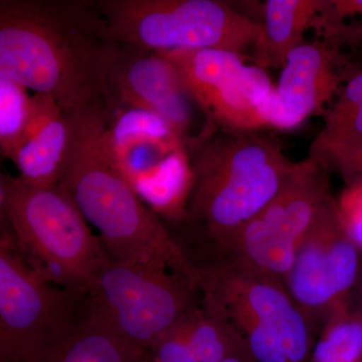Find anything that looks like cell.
<instances>
[{"mask_svg":"<svg viewBox=\"0 0 362 362\" xmlns=\"http://www.w3.org/2000/svg\"><path fill=\"white\" fill-rule=\"evenodd\" d=\"M118 47L95 0H0V78L66 113L105 101Z\"/></svg>","mask_w":362,"mask_h":362,"instance_id":"6da1fadb","label":"cell"},{"mask_svg":"<svg viewBox=\"0 0 362 362\" xmlns=\"http://www.w3.org/2000/svg\"><path fill=\"white\" fill-rule=\"evenodd\" d=\"M70 140L59 185L99 232L111 259L165 269L197 288V275L170 230L117 166L106 133L104 100L66 113Z\"/></svg>","mask_w":362,"mask_h":362,"instance_id":"7a4b0ae2","label":"cell"},{"mask_svg":"<svg viewBox=\"0 0 362 362\" xmlns=\"http://www.w3.org/2000/svg\"><path fill=\"white\" fill-rule=\"evenodd\" d=\"M194 185L180 223L199 228L211 258L277 194L298 162L258 131L206 125L185 140Z\"/></svg>","mask_w":362,"mask_h":362,"instance_id":"3957f363","label":"cell"},{"mask_svg":"<svg viewBox=\"0 0 362 362\" xmlns=\"http://www.w3.org/2000/svg\"><path fill=\"white\" fill-rule=\"evenodd\" d=\"M9 221L18 249L49 284L84 296L107 257L103 245L59 185L11 178Z\"/></svg>","mask_w":362,"mask_h":362,"instance_id":"277c9868","label":"cell"},{"mask_svg":"<svg viewBox=\"0 0 362 362\" xmlns=\"http://www.w3.org/2000/svg\"><path fill=\"white\" fill-rule=\"evenodd\" d=\"M119 45L156 52L218 49L256 52L263 26L216 0H95Z\"/></svg>","mask_w":362,"mask_h":362,"instance_id":"5b68a950","label":"cell"},{"mask_svg":"<svg viewBox=\"0 0 362 362\" xmlns=\"http://www.w3.org/2000/svg\"><path fill=\"white\" fill-rule=\"evenodd\" d=\"M329 175L310 157L298 161L271 202L207 261L285 286L298 247L333 197Z\"/></svg>","mask_w":362,"mask_h":362,"instance_id":"8992f818","label":"cell"},{"mask_svg":"<svg viewBox=\"0 0 362 362\" xmlns=\"http://www.w3.org/2000/svg\"><path fill=\"white\" fill-rule=\"evenodd\" d=\"M85 298L35 273L14 235L0 240V354L16 362H49L84 312Z\"/></svg>","mask_w":362,"mask_h":362,"instance_id":"52a82bcc","label":"cell"},{"mask_svg":"<svg viewBox=\"0 0 362 362\" xmlns=\"http://www.w3.org/2000/svg\"><path fill=\"white\" fill-rule=\"evenodd\" d=\"M199 294L183 276L107 255L86 295V308L135 349L146 352L161 333L201 303L197 302Z\"/></svg>","mask_w":362,"mask_h":362,"instance_id":"ba28073f","label":"cell"},{"mask_svg":"<svg viewBox=\"0 0 362 362\" xmlns=\"http://www.w3.org/2000/svg\"><path fill=\"white\" fill-rule=\"evenodd\" d=\"M180 73L190 99L218 129L266 128L265 108L274 84L266 70L246 57L218 49L162 52Z\"/></svg>","mask_w":362,"mask_h":362,"instance_id":"9c48e42d","label":"cell"},{"mask_svg":"<svg viewBox=\"0 0 362 362\" xmlns=\"http://www.w3.org/2000/svg\"><path fill=\"white\" fill-rule=\"evenodd\" d=\"M361 250L345 230L333 197L298 247L285 288L312 331L349 295L361 273Z\"/></svg>","mask_w":362,"mask_h":362,"instance_id":"30bf717a","label":"cell"},{"mask_svg":"<svg viewBox=\"0 0 362 362\" xmlns=\"http://www.w3.org/2000/svg\"><path fill=\"white\" fill-rule=\"evenodd\" d=\"M204 306L251 319L275 333L290 362L310 361L314 332L285 286L218 262L195 268Z\"/></svg>","mask_w":362,"mask_h":362,"instance_id":"8fae6325","label":"cell"},{"mask_svg":"<svg viewBox=\"0 0 362 362\" xmlns=\"http://www.w3.org/2000/svg\"><path fill=\"white\" fill-rule=\"evenodd\" d=\"M349 69L333 40L304 42L293 49L267 101L266 127L291 130L310 117L322 116L356 73Z\"/></svg>","mask_w":362,"mask_h":362,"instance_id":"7c38bea8","label":"cell"},{"mask_svg":"<svg viewBox=\"0 0 362 362\" xmlns=\"http://www.w3.org/2000/svg\"><path fill=\"white\" fill-rule=\"evenodd\" d=\"M104 102L149 112L185 139L190 136L194 102L177 69L162 52L119 45L109 68Z\"/></svg>","mask_w":362,"mask_h":362,"instance_id":"4fadbf2b","label":"cell"},{"mask_svg":"<svg viewBox=\"0 0 362 362\" xmlns=\"http://www.w3.org/2000/svg\"><path fill=\"white\" fill-rule=\"evenodd\" d=\"M70 140L68 115L52 97L33 94L32 109L18 137L1 154L18 177L39 187L59 185Z\"/></svg>","mask_w":362,"mask_h":362,"instance_id":"5bb4252c","label":"cell"},{"mask_svg":"<svg viewBox=\"0 0 362 362\" xmlns=\"http://www.w3.org/2000/svg\"><path fill=\"white\" fill-rule=\"evenodd\" d=\"M325 0H267L263 4V39L255 52V65L282 68L288 54L303 44L315 28Z\"/></svg>","mask_w":362,"mask_h":362,"instance_id":"9a60e30c","label":"cell"},{"mask_svg":"<svg viewBox=\"0 0 362 362\" xmlns=\"http://www.w3.org/2000/svg\"><path fill=\"white\" fill-rule=\"evenodd\" d=\"M146 352L135 349L86 308L49 362H140Z\"/></svg>","mask_w":362,"mask_h":362,"instance_id":"2e32d148","label":"cell"},{"mask_svg":"<svg viewBox=\"0 0 362 362\" xmlns=\"http://www.w3.org/2000/svg\"><path fill=\"white\" fill-rule=\"evenodd\" d=\"M194 173L187 147L169 157L153 175L136 185L138 197L159 218L171 223L185 220Z\"/></svg>","mask_w":362,"mask_h":362,"instance_id":"e0dca14e","label":"cell"},{"mask_svg":"<svg viewBox=\"0 0 362 362\" xmlns=\"http://www.w3.org/2000/svg\"><path fill=\"white\" fill-rule=\"evenodd\" d=\"M324 125L309 148L316 159L362 140V68L345 82L323 114Z\"/></svg>","mask_w":362,"mask_h":362,"instance_id":"ac0fdd59","label":"cell"},{"mask_svg":"<svg viewBox=\"0 0 362 362\" xmlns=\"http://www.w3.org/2000/svg\"><path fill=\"white\" fill-rule=\"evenodd\" d=\"M178 322L199 362H221L244 342L225 317L202 303L189 309Z\"/></svg>","mask_w":362,"mask_h":362,"instance_id":"d6986e66","label":"cell"},{"mask_svg":"<svg viewBox=\"0 0 362 362\" xmlns=\"http://www.w3.org/2000/svg\"><path fill=\"white\" fill-rule=\"evenodd\" d=\"M311 362H362V310L349 302L325 319L312 347Z\"/></svg>","mask_w":362,"mask_h":362,"instance_id":"ffe728a7","label":"cell"},{"mask_svg":"<svg viewBox=\"0 0 362 362\" xmlns=\"http://www.w3.org/2000/svg\"><path fill=\"white\" fill-rule=\"evenodd\" d=\"M33 95L21 85L0 78V152L7 148L25 127Z\"/></svg>","mask_w":362,"mask_h":362,"instance_id":"44dd1931","label":"cell"},{"mask_svg":"<svg viewBox=\"0 0 362 362\" xmlns=\"http://www.w3.org/2000/svg\"><path fill=\"white\" fill-rule=\"evenodd\" d=\"M178 320L175 325L161 333L151 343L146 351L150 361L199 362L192 351Z\"/></svg>","mask_w":362,"mask_h":362,"instance_id":"7402d4cb","label":"cell"},{"mask_svg":"<svg viewBox=\"0 0 362 362\" xmlns=\"http://www.w3.org/2000/svg\"><path fill=\"white\" fill-rule=\"evenodd\" d=\"M313 160L327 173H335L341 176L345 185L362 180V140L331 150Z\"/></svg>","mask_w":362,"mask_h":362,"instance_id":"603a6c76","label":"cell"},{"mask_svg":"<svg viewBox=\"0 0 362 362\" xmlns=\"http://www.w3.org/2000/svg\"><path fill=\"white\" fill-rule=\"evenodd\" d=\"M335 199L345 230L362 251V180L345 185Z\"/></svg>","mask_w":362,"mask_h":362,"instance_id":"cb8c5ba5","label":"cell"},{"mask_svg":"<svg viewBox=\"0 0 362 362\" xmlns=\"http://www.w3.org/2000/svg\"><path fill=\"white\" fill-rule=\"evenodd\" d=\"M11 176L4 175L0 168V240L14 235L9 221V192Z\"/></svg>","mask_w":362,"mask_h":362,"instance_id":"d4e9b609","label":"cell"},{"mask_svg":"<svg viewBox=\"0 0 362 362\" xmlns=\"http://www.w3.org/2000/svg\"><path fill=\"white\" fill-rule=\"evenodd\" d=\"M221 362H255V361L244 340V342L238 349L233 350L232 354L226 356Z\"/></svg>","mask_w":362,"mask_h":362,"instance_id":"484cf974","label":"cell"},{"mask_svg":"<svg viewBox=\"0 0 362 362\" xmlns=\"http://www.w3.org/2000/svg\"><path fill=\"white\" fill-rule=\"evenodd\" d=\"M0 362H16L13 361H11V358H8V357L2 356V354H0Z\"/></svg>","mask_w":362,"mask_h":362,"instance_id":"4316f807","label":"cell"},{"mask_svg":"<svg viewBox=\"0 0 362 362\" xmlns=\"http://www.w3.org/2000/svg\"><path fill=\"white\" fill-rule=\"evenodd\" d=\"M140 362H151L150 361V359L148 358V356H147V354H145V356L142 357L141 361Z\"/></svg>","mask_w":362,"mask_h":362,"instance_id":"83f0119b","label":"cell"},{"mask_svg":"<svg viewBox=\"0 0 362 362\" xmlns=\"http://www.w3.org/2000/svg\"><path fill=\"white\" fill-rule=\"evenodd\" d=\"M361 37H362V33H361Z\"/></svg>","mask_w":362,"mask_h":362,"instance_id":"f1b7e54d","label":"cell"}]
</instances>
